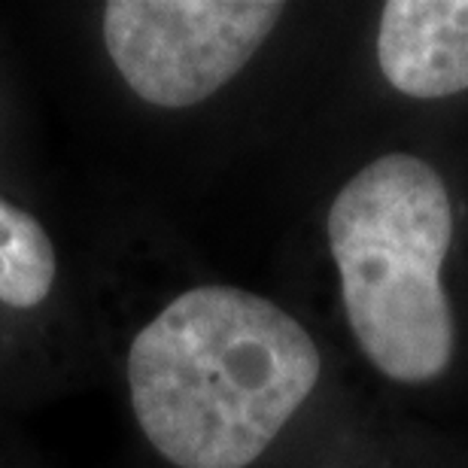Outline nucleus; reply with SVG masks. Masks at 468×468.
Returning <instances> with one entry per match:
<instances>
[{"label": "nucleus", "mask_w": 468, "mask_h": 468, "mask_svg": "<svg viewBox=\"0 0 468 468\" xmlns=\"http://www.w3.org/2000/svg\"><path fill=\"white\" fill-rule=\"evenodd\" d=\"M125 374L137 423L167 463L247 468L316 389L323 353L271 298L207 283L137 332Z\"/></svg>", "instance_id": "f257e3e1"}, {"label": "nucleus", "mask_w": 468, "mask_h": 468, "mask_svg": "<svg viewBox=\"0 0 468 468\" xmlns=\"http://www.w3.org/2000/svg\"><path fill=\"white\" fill-rule=\"evenodd\" d=\"M341 304L362 356L401 387L441 380L456 320L444 289L453 201L426 158L387 153L362 165L325 217Z\"/></svg>", "instance_id": "f03ea898"}, {"label": "nucleus", "mask_w": 468, "mask_h": 468, "mask_svg": "<svg viewBox=\"0 0 468 468\" xmlns=\"http://www.w3.org/2000/svg\"><path fill=\"white\" fill-rule=\"evenodd\" d=\"M271 0H110L107 55L140 101L195 107L247 68L283 18Z\"/></svg>", "instance_id": "7ed1b4c3"}, {"label": "nucleus", "mask_w": 468, "mask_h": 468, "mask_svg": "<svg viewBox=\"0 0 468 468\" xmlns=\"http://www.w3.org/2000/svg\"><path fill=\"white\" fill-rule=\"evenodd\" d=\"M378 64L399 95L468 91V0H389L380 6Z\"/></svg>", "instance_id": "20e7f679"}, {"label": "nucleus", "mask_w": 468, "mask_h": 468, "mask_svg": "<svg viewBox=\"0 0 468 468\" xmlns=\"http://www.w3.org/2000/svg\"><path fill=\"white\" fill-rule=\"evenodd\" d=\"M55 247L31 213L0 198V302L37 307L55 286Z\"/></svg>", "instance_id": "39448f33"}]
</instances>
